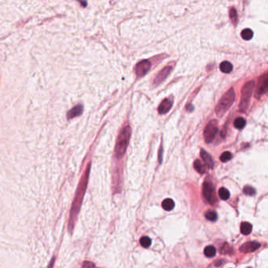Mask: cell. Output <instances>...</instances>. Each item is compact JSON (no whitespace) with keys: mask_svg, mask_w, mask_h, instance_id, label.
Segmentation results:
<instances>
[{"mask_svg":"<svg viewBox=\"0 0 268 268\" xmlns=\"http://www.w3.org/2000/svg\"><path fill=\"white\" fill-rule=\"evenodd\" d=\"M220 70L224 73H229L233 69V65L229 62H223L220 64Z\"/></svg>","mask_w":268,"mask_h":268,"instance_id":"16","label":"cell"},{"mask_svg":"<svg viewBox=\"0 0 268 268\" xmlns=\"http://www.w3.org/2000/svg\"><path fill=\"white\" fill-rule=\"evenodd\" d=\"M83 108L82 105H75L70 111H68V113H67V118L68 119H72V118L75 117V116H79L83 112Z\"/></svg>","mask_w":268,"mask_h":268,"instance_id":"12","label":"cell"},{"mask_svg":"<svg viewBox=\"0 0 268 268\" xmlns=\"http://www.w3.org/2000/svg\"><path fill=\"white\" fill-rule=\"evenodd\" d=\"M204 253H205V256H207V257H209V258L214 257V256H216V248L214 247V246H207V247L205 249Z\"/></svg>","mask_w":268,"mask_h":268,"instance_id":"17","label":"cell"},{"mask_svg":"<svg viewBox=\"0 0 268 268\" xmlns=\"http://www.w3.org/2000/svg\"><path fill=\"white\" fill-rule=\"evenodd\" d=\"M260 247V244L256 242H246L240 247V251L242 252H252L257 250Z\"/></svg>","mask_w":268,"mask_h":268,"instance_id":"10","label":"cell"},{"mask_svg":"<svg viewBox=\"0 0 268 268\" xmlns=\"http://www.w3.org/2000/svg\"><path fill=\"white\" fill-rule=\"evenodd\" d=\"M151 242H152V241L149 237H142L140 239L141 246L144 248H149L151 246Z\"/></svg>","mask_w":268,"mask_h":268,"instance_id":"23","label":"cell"},{"mask_svg":"<svg viewBox=\"0 0 268 268\" xmlns=\"http://www.w3.org/2000/svg\"><path fill=\"white\" fill-rule=\"evenodd\" d=\"M243 192L245 194L249 195V196H252V195H254L256 193V190H255L254 188L249 186H245V188L243 189Z\"/></svg>","mask_w":268,"mask_h":268,"instance_id":"25","label":"cell"},{"mask_svg":"<svg viewBox=\"0 0 268 268\" xmlns=\"http://www.w3.org/2000/svg\"><path fill=\"white\" fill-rule=\"evenodd\" d=\"M90 166H91V164L88 165L86 172H85L83 176L81 179L79 186H78L77 191H76V193H75V199H74L73 202H72L70 216H69V221H68V229H69V230L72 229V228H73L75 218H76V216H77L79 209H80L84 193H85V190H86L87 188V184L88 176H89L90 172Z\"/></svg>","mask_w":268,"mask_h":268,"instance_id":"1","label":"cell"},{"mask_svg":"<svg viewBox=\"0 0 268 268\" xmlns=\"http://www.w3.org/2000/svg\"><path fill=\"white\" fill-rule=\"evenodd\" d=\"M246 124V120L244 119L243 117H238L235 119L234 122H233V125L238 129H242L245 128Z\"/></svg>","mask_w":268,"mask_h":268,"instance_id":"18","label":"cell"},{"mask_svg":"<svg viewBox=\"0 0 268 268\" xmlns=\"http://www.w3.org/2000/svg\"><path fill=\"white\" fill-rule=\"evenodd\" d=\"M54 263H55V258H53V259H51V263H50L49 266H48L47 268H53V266H54Z\"/></svg>","mask_w":268,"mask_h":268,"instance_id":"28","label":"cell"},{"mask_svg":"<svg viewBox=\"0 0 268 268\" xmlns=\"http://www.w3.org/2000/svg\"><path fill=\"white\" fill-rule=\"evenodd\" d=\"M242 37L245 40H249L253 37V32L249 28H246L242 32Z\"/></svg>","mask_w":268,"mask_h":268,"instance_id":"20","label":"cell"},{"mask_svg":"<svg viewBox=\"0 0 268 268\" xmlns=\"http://www.w3.org/2000/svg\"><path fill=\"white\" fill-rule=\"evenodd\" d=\"M193 166H194L195 170H196L197 172H199V173L203 174L204 172H205V166H204L203 164H202L201 161L199 160H195Z\"/></svg>","mask_w":268,"mask_h":268,"instance_id":"21","label":"cell"},{"mask_svg":"<svg viewBox=\"0 0 268 268\" xmlns=\"http://www.w3.org/2000/svg\"><path fill=\"white\" fill-rule=\"evenodd\" d=\"M232 158V153L230 152H224L223 154L220 156V160L222 162H227Z\"/></svg>","mask_w":268,"mask_h":268,"instance_id":"24","label":"cell"},{"mask_svg":"<svg viewBox=\"0 0 268 268\" xmlns=\"http://www.w3.org/2000/svg\"><path fill=\"white\" fill-rule=\"evenodd\" d=\"M235 100V93L233 89H229L225 93L221 99L219 100V103L217 104L216 107V113L217 116H222L228 109L231 107Z\"/></svg>","mask_w":268,"mask_h":268,"instance_id":"3","label":"cell"},{"mask_svg":"<svg viewBox=\"0 0 268 268\" xmlns=\"http://www.w3.org/2000/svg\"><path fill=\"white\" fill-rule=\"evenodd\" d=\"M151 68V63L148 60H143L137 64L135 67V73L138 77H142L149 72Z\"/></svg>","mask_w":268,"mask_h":268,"instance_id":"7","label":"cell"},{"mask_svg":"<svg viewBox=\"0 0 268 268\" xmlns=\"http://www.w3.org/2000/svg\"><path fill=\"white\" fill-rule=\"evenodd\" d=\"M130 137H131V128L129 126H126L119 134L116 141L115 152L118 157L123 156L126 152L129 144Z\"/></svg>","mask_w":268,"mask_h":268,"instance_id":"2","label":"cell"},{"mask_svg":"<svg viewBox=\"0 0 268 268\" xmlns=\"http://www.w3.org/2000/svg\"><path fill=\"white\" fill-rule=\"evenodd\" d=\"M255 82L253 80L249 81L244 85L242 91L240 103H239V109L241 112H246L249 105V101L252 97V92L254 90Z\"/></svg>","mask_w":268,"mask_h":268,"instance_id":"4","label":"cell"},{"mask_svg":"<svg viewBox=\"0 0 268 268\" xmlns=\"http://www.w3.org/2000/svg\"><path fill=\"white\" fill-rule=\"evenodd\" d=\"M252 226L248 222H244L241 224V232L245 235H248L252 232Z\"/></svg>","mask_w":268,"mask_h":268,"instance_id":"15","label":"cell"},{"mask_svg":"<svg viewBox=\"0 0 268 268\" xmlns=\"http://www.w3.org/2000/svg\"><path fill=\"white\" fill-rule=\"evenodd\" d=\"M218 132V123L216 120L210 121L204 131V138L207 143H210L213 141Z\"/></svg>","mask_w":268,"mask_h":268,"instance_id":"5","label":"cell"},{"mask_svg":"<svg viewBox=\"0 0 268 268\" xmlns=\"http://www.w3.org/2000/svg\"><path fill=\"white\" fill-rule=\"evenodd\" d=\"M172 105H173V101L166 98L160 104L159 107H158V112H159L160 114L167 113L171 109Z\"/></svg>","mask_w":268,"mask_h":268,"instance_id":"11","label":"cell"},{"mask_svg":"<svg viewBox=\"0 0 268 268\" xmlns=\"http://www.w3.org/2000/svg\"><path fill=\"white\" fill-rule=\"evenodd\" d=\"M162 208L165 211H172L175 208V202L172 199L168 198L162 202Z\"/></svg>","mask_w":268,"mask_h":268,"instance_id":"14","label":"cell"},{"mask_svg":"<svg viewBox=\"0 0 268 268\" xmlns=\"http://www.w3.org/2000/svg\"><path fill=\"white\" fill-rule=\"evenodd\" d=\"M83 268H97L93 263L91 262H85L83 265Z\"/></svg>","mask_w":268,"mask_h":268,"instance_id":"27","label":"cell"},{"mask_svg":"<svg viewBox=\"0 0 268 268\" xmlns=\"http://www.w3.org/2000/svg\"><path fill=\"white\" fill-rule=\"evenodd\" d=\"M229 18L232 20L233 24H236L237 21H238V14H237V11L234 8H232L229 10Z\"/></svg>","mask_w":268,"mask_h":268,"instance_id":"26","label":"cell"},{"mask_svg":"<svg viewBox=\"0 0 268 268\" xmlns=\"http://www.w3.org/2000/svg\"><path fill=\"white\" fill-rule=\"evenodd\" d=\"M172 66H167L165 68H164L159 73L156 75V78L154 79L153 81V84L155 86H157L158 84H160V83L163 82L167 77H168L169 74L172 72Z\"/></svg>","mask_w":268,"mask_h":268,"instance_id":"8","label":"cell"},{"mask_svg":"<svg viewBox=\"0 0 268 268\" xmlns=\"http://www.w3.org/2000/svg\"><path fill=\"white\" fill-rule=\"evenodd\" d=\"M201 156L202 160H203L204 162H205V164L207 166L210 168H213V160H212V156H210L209 153H208L206 151L201 150Z\"/></svg>","mask_w":268,"mask_h":268,"instance_id":"13","label":"cell"},{"mask_svg":"<svg viewBox=\"0 0 268 268\" xmlns=\"http://www.w3.org/2000/svg\"><path fill=\"white\" fill-rule=\"evenodd\" d=\"M205 218H206L208 220L212 221V222L216 221L218 218L217 213H216V212H214V211H208V212L205 213Z\"/></svg>","mask_w":268,"mask_h":268,"instance_id":"22","label":"cell"},{"mask_svg":"<svg viewBox=\"0 0 268 268\" xmlns=\"http://www.w3.org/2000/svg\"><path fill=\"white\" fill-rule=\"evenodd\" d=\"M219 196L222 200H228L229 197V192L227 189L223 187L220 188L219 190Z\"/></svg>","mask_w":268,"mask_h":268,"instance_id":"19","label":"cell"},{"mask_svg":"<svg viewBox=\"0 0 268 268\" xmlns=\"http://www.w3.org/2000/svg\"><path fill=\"white\" fill-rule=\"evenodd\" d=\"M203 192L207 201L212 203L214 199V187L211 182H205L203 186Z\"/></svg>","mask_w":268,"mask_h":268,"instance_id":"9","label":"cell"},{"mask_svg":"<svg viewBox=\"0 0 268 268\" xmlns=\"http://www.w3.org/2000/svg\"><path fill=\"white\" fill-rule=\"evenodd\" d=\"M267 77L268 76L266 72H265L263 75H262L259 77L256 91V98H260L262 95H264L266 92V90H267Z\"/></svg>","mask_w":268,"mask_h":268,"instance_id":"6","label":"cell"}]
</instances>
